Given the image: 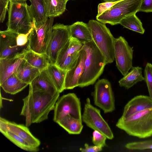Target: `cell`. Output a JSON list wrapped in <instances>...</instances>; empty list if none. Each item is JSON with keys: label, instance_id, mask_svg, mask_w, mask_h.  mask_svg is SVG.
Segmentation results:
<instances>
[{"label": "cell", "instance_id": "6da1fadb", "mask_svg": "<svg viewBox=\"0 0 152 152\" xmlns=\"http://www.w3.org/2000/svg\"><path fill=\"white\" fill-rule=\"evenodd\" d=\"M60 93L52 94L42 91H29L28 95L23 99V105L20 115L25 118V125L40 123L48 118L50 111L54 110Z\"/></svg>", "mask_w": 152, "mask_h": 152}, {"label": "cell", "instance_id": "7a4b0ae2", "mask_svg": "<svg viewBox=\"0 0 152 152\" xmlns=\"http://www.w3.org/2000/svg\"><path fill=\"white\" fill-rule=\"evenodd\" d=\"M83 48L86 53L83 72L78 86L83 88L93 84L102 73L107 63L94 41L84 44Z\"/></svg>", "mask_w": 152, "mask_h": 152}, {"label": "cell", "instance_id": "3957f363", "mask_svg": "<svg viewBox=\"0 0 152 152\" xmlns=\"http://www.w3.org/2000/svg\"><path fill=\"white\" fill-rule=\"evenodd\" d=\"M116 126L130 135L140 138L150 137L152 135V107L126 118L121 117Z\"/></svg>", "mask_w": 152, "mask_h": 152}, {"label": "cell", "instance_id": "277c9868", "mask_svg": "<svg viewBox=\"0 0 152 152\" xmlns=\"http://www.w3.org/2000/svg\"><path fill=\"white\" fill-rule=\"evenodd\" d=\"M7 30L18 34H27L32 29L33 19L26 2L10 1Z\"/></svg>", "mask_w": 152, "mask_h": 152}, {"label": "cell", "instance_id": "5b68a950", "mask_svg": "<svg viewBox=\"0 0 152 152\" xmlns=\"http://www.w3.org/2000/svg\"><path fill=\"white\" fill-rule=\"evenodd\" d=\"M90 29L93 41L105 57L107 64L115 59L114 43L115 38L105 24L91 20L87 23Z\"/></svg>", "mask_w": 152, "mask_h": 152}, {"label": "cell", "instance_id": "8992f818", "mask_svg": "<svg viewBox=\"0 0 152 152\" xmlns=\"http://www.w3.org/2000/svg\"><path fill=\"white\" fill-rule=\"evenodd\" d=\"M142 0H121L100 15L97 20L111 25L119 24L126 16L139 12Z\"/></svg>", "mask_w": 152, "mask_h": 152}, {"label": "cell", "instance_id": "52a82bcc", "mask_svg": "<svg viewBox=\"0 0 152 152\" xmlns=\"http://www.w3.org/2000/svg\"><path fill=\"white\" fill-rule=\"evenodd\" d=\"M53 110V120L56 123L67 115L82 120L80 99L75 93H68L58 99Z\"/></svg>", "mask_w": 152, "mask_h": 152}, {"label": "cell", "instance_id": "ba28073f", "mask_svg": "<svg viewBox=\"0 0 152 152\" xmlns=\"http://www.w3.org/2000/svg\"><path fill=\"white\" fill-rule=\"evenodd\" d=\"M53 18H48L42 25L36 27L33 20V25L30 34L29 49L39 54L46 53L52 32Z\"/></svg>", "mask_w": 152, "mask_h": 152}, {"label": "cell", "instance_id": "9c48e42d", "mask_svg": "<svg viewBox=\"0 0 152 152\" xmlns=\"http://www.w3.org/2000/svg\"><path fill=\"white\" fill-rule=\"evenodd\" d=\"M70 37L69 26L58 23L53 26L45 53L49 58L50 64H56L59 53Z\"/></svg>", "mask_w": 152, "mask_h": 152}, {"label": "cell", "instance_id": "30bf717a", "mask_svg": "<svg viewBox=\"0 0 152 152\" xmlns=\"http://www.w3.org/2000/svg\"><path fill=\"white\" fill-rule=\"evenodd\" d=\"M82 120L87 126L94 130L99 131L107 138L112 140L114 138L113 132L108 123L102 116L100 110L91 104L88 98L86 100Z\"/></svg>", "mask_w": 152, "mask_h": 152}, {"label": "cell", "instance_id": "8fae6325", "mask_svg": "<svg viewBox=\"0 0 152 152\" xmlns=\"http://www.w3.org/2000/svg\"><path fill=\"white\" fill-rule=\"evenodd\" d=\"M94 104L107 113L115 109V99L110 82L107 79L99 80L94 86L93 93Z\"/></svg>", "mask_w": 152, "mask_h": 152}, {"label": "cell", "instance_id": "7c38bea8", "mask_svg": "<svg viewBox=\"0 0 152 152\" xmlns=\"http://www.w3.org/2000/svg\"><path fill=\"white\" fill-rule=\"evenodd\" d=\"M114 48L116 66L124 76L133 66V48L129 45L124 37L120 36L115 38Z\"/></svg>", "mask_w": 152, "mask_h": 152}, {"label": "cell", "instance_id": "4fadbf2b", "mask_svg": "<svg viewBox=\"0 0 152 152\" xmlns=\"http://www.w3.org/2000/svg\"><path fill=\"white\" fill-rule=\"evenodd\" d=\"M18 34L9 30L0 31V59L24 54L29 50V45L19 46L17 43Z\"/></svg>", "mask_w": 152, "mask_h": 152}, {"label": "cell", "instance_id": "5bb4252c", "mask_svg": "<svg viewBox=\"0 0 152 152\" xmlns=\"http://www.w3.org/2000/svg\"><path fill=\"white\" fill-rule=\"evenodd\" d=\"M0 127L17 135L34 147H38L40 144V140L31 134L26 125L17 124L1 117Z\"/></svg>", "mask_w": 152, "mask_h": 152}, {"label": "cell", "instance_id": "9a60e30c", "mask_svg": "<svg viewBox=\"0 0 152 152\" xmlns=\"http://www.w3.org/2000/svg\"><path fill=\"white\" fill-rule=\"evenodd\" d=\"M86 57V52L82 48L80 51L75 66L67 72L65 80V90L72 89L78 86L79 80L84 71Z\"/></svg>", "mask_w": 152, "mask_h": 152}, {"label": "cell", "instance_id": "2e32d148", "mask_svg": "<svg viewBox=\"0 0 152 152\" xmlns=\"http://www.w3.org/2000/svg\"><path fill=\"white\" fill-rule=\"evenodd\" d=\"M29 90L32 91H42L52 94L58 92L47 69L41 71L29 84Z\"/></svg>", "mask_w": 152, "mask_h": 152}, {"label": "cell", "instance_id": "e0dca14e", "mask_svg": "<svg viewBox=\"0 0 152 152\" xmlns=\"http://www.w3.org/2000/svg\"><path fill=\"white\" fill-rule=\"evenodd\" d=\"M152 107V100L149 96H137L126 105L121 117L126 118L135 113Z\"/></svg>", "mask_w": 152, "mask_h": 152}, {"label": "cell", "instance_id": "ac0fdd59", "mask_svg": "<svg viewBox=\"0 0 152 152\" xmlns=\"http://www.w3.org/2000/svg\"><path fill=\"white\" fill-rule=\"evenodd\" d=\"M24 54L0 59V84L15 73L23 59Z\"/></svg>", "mask_w": 152, "mask_h": 152}, {"label": "cell", "instance_id": "d6986e66", "mask_svg": "<svg viewBox=\"0 0 152 152\" xmlns=\"http://www.w3.org/2000/svg\"><path fill=\"white\" fill-rule=\"evenodd\" d=\"M71 37L84 44L93 40L90 29L87 23L77 21L69 26Z\"/></svg>", "mask_w": 152, "mask_h": 152}, {"label": "cell", "instance_id": "ffe728a7", "mask_svg": "<svg viewBox=\"0 0 152 152\" xmlns=\"http://www.w3.org/2000/svg\"><path fill=\"white\" fill-rule=\"evenodd\" d=\"M31 3L28 6L29 10L36 27L44 24L48 18L46 16L44 0H29Z\"/></svg>", "mask_w": 152, "mask_h": 152}, {"label": "cell", "instance_id": "44dd1931", "mask_svg": "<svg viewBox=\"0 0 152 152\" xmlns=\"http://www.w3.org/2000/svg\"><path fill=\"white\" fill-rule=\"evenodd\" d=\"M40 72L39 69L31 66L23 58L14 74L21 81L29 85Z\"/></svg>", "mask_w": 152, "mask_h": 152}, {"label": "cell", "instance_id": "7402d4cb", "mask_svg": "<svg viewBox=\"0 0 152 152\" xmlns=\"http://www.w3.org/2000/svg\"><path fill=\"white\" fill-rule=\"evenodd\" d=\"M24 59L40 72L47 69L50 64L49 58L45 53L39 54L30 50L25 53Z\"/></svg>", "mask_w": 152, "mask_h": 152}, {"label": "cell", "instance_id": "603a6c76", "mask_svg": "<svg viewBox=\"0 0 152 152\" xmlns=\"http://www.w3.org/2000/svg\"><path fill=\"white\" fill-rule=\"evenodd\" d=\"M83 45L84 44L75 38L70 37L59 53L56 65L59 66L68 56L75 52L80 51L83 48Z\"/></svg>", "mask_w": 152, "mask_h": 152}, {"label": "cell", "instance_id": "cb8c5ba5", "mask_svg": "<svg viewBox=\"0 0 152 152\" xmlns=\"http://www.w3.org/2000/svg\"><path fill=\"white\" fill-rule=\"evenodd\" d=\"M142 70L141 67L132 66L131 70L119 81L120 86L128 89L137 83L145 80Z\"/></svg>", "mask_w": 152, "mask_h": 152}, {"label": "cell", "instance_id": "d4e9b609", "mask_svg": "<svg viewBox=\"0 0 152 152\" xmlns=\"http://www.w3.org/2000/svg\"><path fill=\"white\" fill-rule=\"evenodd\" d=\"M28 85L20 80L14 73L0 84L1 87L5 92L12 95L20 92Z\"/></svg>", "mask_w": 152, "mask_h": 152}, {"label": "cell", "instance_id": "484cf974", "mask_svg": "<svg viewBox=\"0 0 152 152\" xmlns=\"http://www.w3.org/2000/svg\"><path fill=\"white\" fill-rule=\"evenodd\" d=\"M47 70L57 90L61 93L64 89L65 78L67 71L64 70L56 64H50Z\"/></svg>", "mask_w": 152, "mask_h": 152}, {"label": "cell", "instance_id": "4316f807", "mask_svg": "<svg viewBox=\"0 0 152 152\" xmlns=\"http://www.w3.org/2000/svg\"><path fill=\"white\" fill-rule=\"evenodd\" d=\"M82 120L75 118L69 115L63 117L57 123L70 134H80L83 128Z\"/></svg>", "mask_w": 152, "mask_h": 152}, {"label": "cell", "instance_id": "83f0119b", "mask_svg": "<svg viewBox=\"0 0 152 152\" xmlns=\"http://www.w3.org/2000/svg\"><path fill=\"white\" fill-rule=\"evenodd\" d=\"M46 16L53 18L61 15L66 10L68 0H44Z\"/></svg>", "mask_w": 152, "mask_h": 152}, {"label": "cell", "instance_id": "f1b7e54d", "mask_svg": "<svg viewBox=\"0 0 152 152\" xmlns=\"http://www.w3.org/2000/svg\"><path fill=\"white\" fill-rule=\"evenodd\" d=\"M0 131L7 138L22 149L31 152L39 151L38 147L32 146L22 138L6 129L0 127Z\"/></svg>", "mask_w": 152, "mask_h": 152}, {"label": "cell", "instance_id": "f546056e", "mask_svg": "<svg viewBox=\"0 0 152 152\" xmlns=\"http://www.w3.org/2000/svg\"><path fill=\"white\" fill-rule=\"evenodd\" d=\"M119 24L126 28L142 34L145 31L142 23L136 14L126 16L120 21Z\"/></svg>", "mask_w": 152, "mask_h": 152}, {"label": "cell", "instance_id": "4dcf8cb0", "mask_svg": "<svg viewBox=\"0 0 152 152\" xmlns=\"http://www.w3.org/2000/svg\"><path fill=\"white\" fill-rule=\"evenodd\" d=\"M80 52H75L68 56L62 63L58 66L67 71L71 70L74 66L77 61Z\"/></svg>", "mask_w": 152, "mask_h": 152}, {"label": "cell", "instance_id": "1f68e13d", "mask_svg": "<svg viewBox=\"0 0 152 152\" xmlns=\"http://www.w3.org/2000/svg\"><path fill=\"white\" fill-rule=\"evenodd\" d=\"M125 147L130 150L152 149V140L129 142L125 145Z\"/></svg>", "mask_w": 152, "mask_h": 152}, {"label": "cell", "instance_id": "d6a6232c", "mask_svg": "<svg viewBox=\"0 0 152 152\" xmlns=\"http://www.w3.org/2000/svg\"><path fill=\"white\" fill-rule=\"evenodd\" d=\"M144 78L149 93L152 100V64L149 63L146 64L144 71Z\"/></svg>", "mask_w": 152, "mask_h": 152}, {"label": "cell", "instance_id": "836d02e7", "mask_svg": "<svg viewBox=\"0 0 152 152\" xmlns=\"http://www.w3.org/2000/svg\"><path fill=\"white\" fill-rule=\"evenodd\" d=\"M107 138L105 135L97 130H95L93 133L92 141L94 145L100 146L102 148L106 146Z\"/></svg>", "mask_w": 152, "mask_h": 152}, {"label": "cell", "instance_id": "e575fe53", "mask_svg": "<svg viewBox=\"0 0 152 152\" xmlns=\"http://www.w3.org/2000/svg\"><path fill=\"white\" fill-rule=\"evenodd\" d=\"M31 30L27 34H18L16 39L18 46H24L27 45H29V36Z\"/></svg>", "mask_w": 152, "mask_h": 152}, {"label": "cell", "instance_id": "d590c367", "mask_svg": "<svg viewBox=\"0 0 152 152\" xmlns=\"http://www.w3.org/2000/svg\"><path fill=\"white\" fill-rule=\"evenodd\" d=\"M9 0H0V22L3 23L5 18Z\"/></svg>", "mask_w": 152, "mask_h": 152}, {"label": "cell", "instance_id": "8d00e7d4", "mask_svg": "<svg viewBox=\"0 0 152 152\" xmlns=\"http://www.w3.org/2000/svg\"><path fill=\"white\" fill-rule=\"evenodd\" d=\"M118 1H119L115 2H105L99 4L98 7V13L96 16L100 15L110 9Z\"/></svg>", "mask_w": 152, "mask_h": 152}, {"label": "cell", "instance_id": "74e56055", "mask_svg": "<svg viewBox=\"0 0 152 152\" xmlns=\"http://www.w3.org/2000/svg\"><path fill=\"white\" fill-rule=\"evenodd\" d=\"M139 12H152V0H142Z\"/></svg>", "mask_w": 152, "mask_h": 152}, {"label": "cell", "instance_id": "f35d334b", "mask_svg": "<svg viewBox=\"0 0 152 152\" xmlns=\"http://www.w3.org/2000/svg\"><path fill=\"white\" fill-rule=\"evenodd\" d=\"M84 148H80V151L82 152H98L102 151V147L100 146L94 145L90 146L87 143L84 145Z\"/></svg>", "mask_w": 152, "mask_h": 152}, {"label": "cell", "instance_id": "ab89813d", "mask_svg": "<svg viewBox=\"0 0 152 152\" xmlns=\"http://www.w3.org/2000/svg\"><path fill=\"white\" fill-rule=\"evenodd\" d=\"M10 1H15L19 2H26V0H9Z\"/></svg>", "mask_w": 152, "mask_h": 152}, {"label": "cell", "instance_id": "60d3db41", "mask_svg": "<svg viewBox=\"0 0 152 152\" xmlns=\"http://www.w3.org/2000/svg\"><path fill=\"white\" fill-rule=\"evenodd\" d=\"M120 0H103L104 2H115Z\"/></svg>", "mask_w": 152, "mask_h": 152}, {"label": "cell", "instance_id": "b9f144b4", "mask_svg": "<svg viewBox=\"0 0 152 152\" xmlns=\"http://www.w3.org/2000/svg\"><path fill=\"white\" fill-rule=\"evenodd\" d=\"M68 0V1L69 0Z\"/></svg>", "mask_w": 152, "mask_h": 152}]
</instances>
